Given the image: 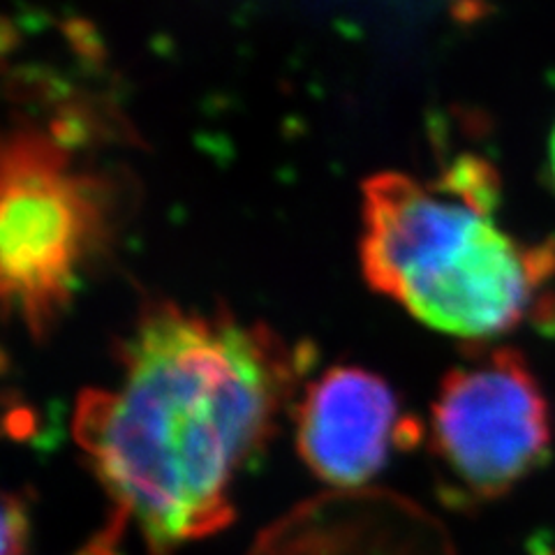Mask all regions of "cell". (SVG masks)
<instances>
[{"label":"cell","instance_id":"6da1fadb","mask_svg":"<svg viewBox=\"0 0 555 555\" xmlns=\"http://www.w3.org/2000/svg\"><path fill=\"white\" fill-rule=\"evenodd\" d=\"M301 357L262 324L155 304L114 385L79 396L75 440L155 555L230 524L232 483L269 442Z\"/></svg>","mask_w":555,"mask_h":555},{"label":"cell","instance_id":"7a4b0ae2","mask_svg":"<svg viewBox=\"0 0 555 555\" xmlns=\"http://www.w3.org/2000/svg\"><path fill=\"white\" fill-rule=\"evenodd\" d=\"M498 204V171L475 155L433 181L377 173L363 185V275L416 320L465 340L548 315L555 241L512 236L495 222Z\"/></svg>","mask_w":555,"mask_h":555},{"label":"cell","instance_id":"3957f363","mask_svg":"<svg viewBox=\"0 0 555 555\" xmlns=\"http://www.w3.org/2000/svg\"><path fill=\"white\" fill-rule=\"evenodd\" d=\"M0 281L8 310L35 338L73 301L112 230L109 181L77 165L56 132L16 128L3 146Z\"/></svg>","mask_w":555,"mask_h":555},{"label":"cell","instance_id":"277c9868","mask_svg":"<svg viewBox=\"0 0 555 555\" xmlns=\"http://www.w3.org/2000/svg\"><path fill=\"white\" fill-rule=\"evenodd\" d=\"M548 401L526 357L495 347L451 369L430 412V449L463 500H495L551 456Z\"/></svg>","mask_w":555,"mask_h":555},{"label":"cell","instance_id":"5b68a950","mask_svg":"<svg viewBox=\"0 0 555 555\" xmlns=\"http://www.w3.org/2000/svg\"><path fill=\"white\" fill-rule=\"evenodd\" d=\"M385 379L354 366L328 369L297 410V449L322 481L354 489L385 467L396 444L416 438Z\"/></svg>","mask_w":555,"mask_h":555},{"label":"cell","instance_id":"8992f818","mask_svg":"<svg viewBox=\"0 0 555 555\" xmlns=\"http://www.w3.org/2000/svg\"><path fill=\"white\" fill-rule=\"evenodd\" d=\"M28 542V512L22 498L8 495L3 505V555H22Z\"/></svg>","mask_w":555,"mask_h":555},{"label":"cell","instance_id":"52a82bcc","mask_svg":"<svg viewBox=\"0 0 555 555\" xmlns=\"http://www.w3.org/2000/svg\"><path fill=\"white\" fill-rule=\"evenodd\" d=\"M548 167H551V177H553V185H555V130H553L551 149H548Z\"/></svg>","mask_w":555,"mask_h":555}]
</instances>
